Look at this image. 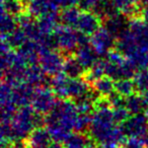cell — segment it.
<instances>
[{"label":"cell","instance_id":"cell-29","mask_svg":"<svg viewBox=\"0 0 148 148\" xmlns=\"http://www.w3.org/2000/svg\"><path fill=\"white\" fill-rule=\"evenodd\" d=\"M113 113H114V117H115V120L119 125H122L123 123H125L130 115L129 111L126 109V107H119V108H115L113 109Z\"/></svg>","mask_w":148,"mask_h":148},{"label":"cell","instance_id":"cell-4","mask_svg":"<svg viewBox=\"0 0 148 148\" xmlns=\"http://www.w3.org/2000/svg\"><path fill=\"white\" fill-rule=\"evenodd\" d=\"M106 76L117 81L123 78H134L137 69L125 55L113 49L105 56Z\"/></svg>","mask_w":148,"mask_h":148},{"label":"cell","instance_id":"cell-35","mask_svg":"<svg viewBox=\"0 0 148 148\" xmlns=\"http://www.w3.org/2000/svg\"><path fill=\"white\" fill-rule=\"evenodd\" d=\"M3 1H6V0H1V2H3Z\"/></svg>","mask_w":148,"mask_h":148},{"label":"cell","instance_id":"cell-26","mask_svg":"<svg viewBox=\"0 0 148 148\" xmlns=\"http://www.w3.org/2000/svg\"><path fill=\"white\" fill-rule=\"evenodd\" d=\"M115 90L124 97L133 95L136 90L134 80L131 78H123L115 81Z\"/></svg>","mask_w":148,"mask_h":148},{"label":"cell","instance_id":"cell-34","mask_svg":"<svg viewBox=\"0 0 148 148\" xmlns=\"http://www.w3.org/2000/svg\"><path fill=\"white\" fill-rule=\"evenodd\" d=\"M144 115H145L146 117L148 118V106H147V107L145 108V110H144Z\"/></svg>","mask_w":148,"mask_h":148},{"label":"cell","instance_id":"cell-3","mask_svg":"<svg viewBox=\"0 0 148 148\" xmlns=\"http://www.w3.org/2000/svg\"><path fill=\"white\" fill-rule=\"evenodd\" d=\"M51 87L59 99L77 101L91 92L92 87L83 77L70 78L64 73H60L51 79Z\"/></svg>","mask_w":148,"mask_h":148},{"label":"cell","instance_id":"cell-7","mask_svg":"<svg viewBox=\"0 0 148 148\" xmlns=\"http://www.w3.org/2000/svg\"><path fill=\"white\" fill-rule=\"evenodd\" d=\"M57 95L54 92L53 88H50L48 85L36 87L32 99L31 107L43 116H47L57 103Z\"/></svg>","mask_w":148,"mask_h":148},{"label":"cell","instance_id":"cell-9","mask_svg":"<svg viewBox=\"0 0 148 148\" xmlns=\"http://www.w3.org/2000/svg\"><path fill=\"white\" fill-rule=\"evenodd\" d=\"M122 127L128 138L142 139L148 135V118L142 113L131 115Z\"/></svg>","mask_w":148,"mask_h":148},{"label":"cell","instance_id":"cell-8","mask_svg":"<svg viewBox=\"0 0 148 148\" xmlns=\"http://www.w3.org/2000/svg\"><path fill=\"white\" fill-rule=\"evenodd\" d=\"M66 55L57 49H45L40 54L39 65L48 76H56L63 73Z\"/></svg>","mask_w":148,"mask_h":148},{"label":"cell","instance_id":"cell-10","mask_svg":"<svg viewBox=\"0 0 148 148\" xmlns=\"http://www.w3.org/2000/svg\"><path fill=\"white\" fill-rule=\"evenodd\" d=\"M116 38L106 29L101 27L90 37V44L99 56H106L116 46Z\"/></svg>","mask_w":148,"mask_h":148},{"label":"cell","instance_id":"cell-5","mask_svg":"<svg viewBox=\"0 0 148 148\" xmlns=\"http://www.w3.org/2000/svg\"><path fill=\"white\" fill-rule=\"evenodd\" d=\"M81 33L76 29L59 25L53 33L55 48L64 55H72L79 47Z\"/></svg>","mask_w":148,"mask_h":148},{"label":"cell","instance_id":"cell-6","mask_svg":"<svg viewBox=\"0 0 148 148\" xmlns=\"http://www.w3.org/2000/svg\"><path fill=\"white\" fill-rule=\"evenodd\" d=\"M76 4H79V0H25V9L32 16L39 18Z\"/></svg>","mask_w":148,"mask_h":148},{"label":"cell","instance_id":"cell-28","mask_svg":"<svg viewBox=\"0 0 148 148\" xmlns=\"http://www.w3.org/2000/svg\"><path fill=\"white\" fill-rule=\"evenodd\" d=\"M91 121V115H87V114H79L78 118H77L76 124H75V132H80V133H84V132L88 131L89 126H90Z\"/></svg>","mask_w":148,"mask_h":148},{"label":"cell","instance_id":"cell-11","mask_svg":"<svg viewBox=\"0 0 148 148\" xmlns=\"http://www.w3.org/2000/svg\"><path fill=\"white\" fill-rule=\"evenodd\" d=\"M103 19L91 10L82 9L75 29L86 36H91L101 27Z\"/></svg>","mask_w":148,"mask_h":148},{"label":"cell","instance_id":"cell-14","mask_svg":"<svg viewBox=\"0 0 148 148\" xmlns=\"http://www.w3.org/2000/svg\"><path fill=\"white\" fill-rule=\"evenodd\" d=\"M74 56L76 57V59L85 70L90 69L99 59V55L90 43L79 46L74 53Z\"/></svg>","mask_w":148,"mask_h":148},{"label":"cell","instance_id":"cell-20","mask_svg":"<svg viewBox=\"0 0 148 148\" xmlns=\"http://www.w3.org/2000/svg\"><path fill=\"white\" fill-rule=\"evenodd\" d=\"M125 107L129 111L130 115L141 114L146 108L145 101L141 93L134 92L133 95L125 97Z\"/></svg>","mask_w":148,"mask_h":148},{"label":"cell","instance_id":"cell-15","mask_svg":"<svg viewBox=\"0 0 148 148\" xmlns=\"http://www.w3.org/2000/svg\"><path fill=\"white\" fill-rule=\"evenodd\" d=\"M36 87L27 83H19L12 85V97L17 108L27 107L31 105Z\"/></svg>","mask_w":148,"mask_h":148},{"label":"cell","instance_id":"cell-33","mask_svg":"<svg viewBox=\"0 0 148 148\" xmlns=\"http://www.w3.org/2000/svg\"><path fill=\"white\" fill-rule=\"evenodd\" d=\"M138 4L140 7H144L148 5V0H138Z\"/></svg>","mask_w":148,"mask_h":148},{"label":"cell","instance_id":"cell-1","mask_svg":"<svg viewBox=\"0 0 148 148\" xmlns=\"http://www.w3.org/2000/svg\"><path fill=\"white\" fill-rule=\"evenodd\" d=\"M75 101L71 99H58L54 109L45 117L46 128L49 130L54 141L64 143L67 137L75 129L78 118Z\"/></svg>","mask_w":148,"mask_h":148},{"label":"cell","instance_id":"cell-36","mask_svg":"<svg viewBox=\"0 0 148 148\" xmlns=\"http://www.w3.org/2000/svg\"><path fill=\"white\" fill-rule=\"evenodd\" d=\"M146 148H148V144H147V145H146Z\"/></svg>","mask_w":148,"mask_h":148},{"label":"cell","instance_id":"cell-25","mask_svg":"<svg viewBox=\"0 0 148 148\" xmlns=\"http://www.w3.org/2000/svg\"><path fill=\"white\" fill-rule=\"evenodd\" d=\"M1 9L7 11L14 16H19L27 12L25 0H6L1 2Z\"/></svg>","mask_w":148,"mask_h":148},{"label":"cell","instance_id":"cell-30","mask_svg":"<svg viewBox=\"0 0 148 148\" xmlns=\"http://www.w3.org/2000/svg\"><path fill=\"white\" fill-rule=\"evenodd\" d=\"M107 0H79V6L86 10H93L97 6Z\"/></svg>","mask_w":148,"mask_h":148},{"label":"cell","instance_id":"cell-16","mask_svg":"<svg viewBox=\"0 0 148 148\" xmlns=\"http://www.w3.org/2000/svg\"><path fill=\"white\" fill-rule=\"evenodd\" d=\"M86 70L82 67L76 57L72 55H67L65 58L63 67V73L70 78H81L84 76Z\"/></svg>","mask_w":148,"mask_h":148},{"label":"cell","instance_id":"cell-21","mask_svg":"<svg viewBox=\"0 0 148 148\" xmlns=\"http://www.w3.org/2000/svg\"><path fill=\"white\" fill-rule=\"evenodd\" d=\"M0 25H1V39H2V38H5L8 35H10L18 27L17 17L1 9Z\"/></svg>","mask_w":148,"mask_h":148},{"label":"cell","instance_id":"cell-19","mask_svg":"<svg viewBox=\"0 0 148 148\" xmlns=\"http://www.w3.org/2000/svg\"><path fill=\"white\" fill-rule=\"evenodd\" d=\"M91 138L84 133L74 132L68 136L63 144L65 148H91Z\"/></svg>","mask_w":148,"mask_h":148},{"label":"cell","instance_id":"cell-32","mask_svg":"<svg viewBox=\"0 0 148 148\" xmlns=\"http://www.w3.org/2000/svg\"><path fill=\"white\" fill-rule=\"evenodd\" d=\"M142 19H144L145 21L148 23V5L147 6L141 7V10H140V16Z\"/></svg>","mask_w":148,"mask_h":148},{"label":"cell","instance_id":"cell-18","mask_svg":"<svg viewBox=\"0 0 148 148\" xmlns=\"http://www.w3.org/2000/svg\"><path fill=\"white\" fill-rule=\"evenodd\" d=\"M92 89L101 97H109L115 92V80L109 76H103L90 83Z\"/></svg>","mask_w":148,"mask_h":148},{"label":"cell","instance_id":"cell-17","mask_svg":"<svg viewBox=\"0 0 148 148\" xmlns=\"http://www.w3.org/2000/svg\"><path fill=\"white\" fill-rule=\"evenodd\" d=\"M116 9L123 13L130 19L140 16L141 7L138 4V0H112Z\"/></svg>","mask_w":148,"mask_h":148},{"label":"cell","instance_id":"cell-23","mask_svg":"<svg viewBox=\"0 0 148 148\" xmlns=\"http://www.w3.org/2000/svg\"><path fill=\"white\" fill-rule=\"evenodd\" d=\"M1 41L6 42L12 49L16 50V49H19L23 44H25L27 41H29V38H27V34L25 33V31H23L21 27H17L10 35H8L5 38H2Z\"/></svg>","mask_w":148,"mask_h":148},{"label":"cell","instance_id":"cell-27","mask_svg":"<svg viewBox=\"0 0 148 148\" xmlns=\"http://www.w3.org/2000/svg\"><path fill=\"white\" fill-rule=\"evenodd\" d=\"M136 90L139 93L148 92V69L138 70L133 78Z\"/></svg>","mask_w":148,"mask_h":148},{"label":"cell","instance_id":"cell-31","mask_svg":"<svg viewBox=\"0 0 148 148\" xmlns=\"http://www.w3.org/2000/svg\"><path fill=\"white\" fill-rule=\"evenodd\" d=\"M123 148H146V146L138 138H128Z\"/></svg>","mask_w":148,"mask_h":148},{"label":"cell","instance_id":"cell-13","mask_svg":"<svg viewBox=\"0 0 148 148\" xmlns=\"http://www.w3.org/2000/svg\"><path fill=\"white\" fill-rule=\"evenodd\" d=\"M130 23V18L124 15L121 12H116L110 16L106 17L103 21V27L116 38V40L121 37L124 33L128 29Z\"/></svg>","mask_w":148,"mask_h":148},{"label":"cell","instance_id":"cell-22","mask_svg":"<svg viewBox=\"0 0 148 148\" xmlns=\"http://www.w3.org/2000/svg\"><path fill=\"white\" fill-rule=\"evenodd\" d=\"M80 13L81 10L75 6L66 7V8L62 9L61 13H60V21L62 23V25L75 29L79 16H80Z\"/></svg>","mask_w":148,"mask_h":148},{"label":"cell","instance_id":"cell-12","mask_svg":"<svg viewBox=\"0 0 148 148\" xmlns=\"http://www.w3.org/2000/svg\"><path fill=\"white\" fill-rule=\"evenodd\" d=\"M54 139L47 128L38 127L25 140V148H51Z\"/></svg>","mask_w":148,"mask_h":148},{"label":"cell","instance_id":"cell-24","mask_svg":"<svg viewBox=\"0 0 148 148\" xmlns=\"http://www.w3.org/2000/svg\"><path fill=\"white\" fill-rule=\"evenodd\" d=\"M106 76V61L105 58L103 59H99V61L90 68V69L86 70L83 78L89 83L93 82L97 79H99L101 77Z\"/></svg>","mask_w":148,"mask_h":148},{"label":"cell","instance_id":"cell-2","mask_svg":"<svg viewBox=\"0 0 148 148\" xmlns=\"http://www.w3.org/2000/svg\"><path fill=\"white\" fill-rule=\"evenodd\" d=\"M45 118L38 114L32 107L18 108L10 121L11 143L23 142L38 127H43Z\"/></svg>","mask_w":148,"mask_h":148}]
</instances>
